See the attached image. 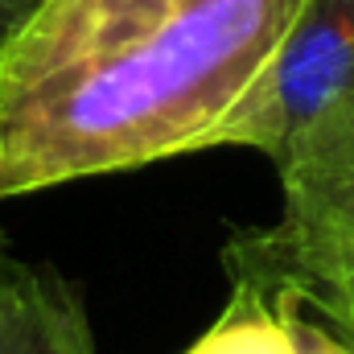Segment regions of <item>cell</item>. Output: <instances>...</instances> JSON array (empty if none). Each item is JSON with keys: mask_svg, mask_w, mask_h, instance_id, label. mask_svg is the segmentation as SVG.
I'll return each instance as SVG.
<instances>
[{"mask_svg": "<svg viewBox=\"0 0 354 354\" xmlns=\"http://www.w3.org/2000/svg\"><path fill=\"white\" fill-rule=\"evenodd\" d=\"M276 292H288L292 301H301L317 322H326L338 338H346L354 346V264L305 272V276L280 284Z\"/></svg>", "mask_w": 354, "mask_h": 354, "instance_id": "6", "label": "cell"}, {"mask_svg": "<svg viewBox=\"0 0 354 354\" xmlns=\"http://www.w3.org/2000/svg\"><path fill=\"white\" fill-rule=\"evenodd\" d=\"M301 0H46L0 62V202L206 153Z\"/></svg>", "mask_w": 354, "mask_h": 354, "instance_id": "1", "label": "cell"}, {"mask_svg": "<svg viewBox=\"0 0 354 354\" xmlns=\"http://www.w3.org/2000/svg\"><path fill=\"white\" fill-rule=\"evenodd\" d=\"M280 301V313L288 322V334H292V351L297 354H354V346L346 338H338L326 322H317L301 301H292L288 292H272Z\"/></svg>", "mask_w": 354, "mask_h": 354, "instance_id": "7", "label": "cell"}, {"mask_svg": "<svg viewBox=\"0 0 354 354\" xmlns=\"http://www.w3.org/2000/svg\"><path fill=\"white\" fill-rule=\"evenodd\" d=\"M0 354H95L87 305L62 272L0 252Z\"/></svg>", "mask_w": 354, "mask_h": 354, "instance_id": "4", "label": "cell"}, {"mask_svg": "<svg viewBox=\"0 0 354 354\" xmlns=\"http://www.w3.org/2000/svg\"><path fill=\"white\" fill-rule=\"evenodd\" d=\"M280 218L268 231H243L227 243L231 280L276 292L280 284L354 264V91L326 107L276 161Z\"/></svg>", "mask_w": 354, "mask_h": 354, "instance_id": "2", "label": "cell"}, {"mask_svg": "<svg viewBox=\"0 0 354 354\" xmlns=\"http://www.w3.org/2000/svg\"><path fill=\"white\" fill-rule=\"evenodd\" d=\"M41 4H46V0H0V62H4V54L12 50V41L21 37V29L37 17Z\"/></svg>", "mask_w": 354, "mask_h": 354, "instance_id": "8", "label": "cell"}, {"mask_svg": "<svg viewBox=\"0 0 354 354\" xmlns=\"http://www.w3.org/2000/svg\"><path fill=\"white\" fill-rule=\"evenodd\" d=\"M181 354H297L280 301L256 284L231 280V301L214 326Z\"/></svg>", "mask_w": 354, "mask_h": 354, "instance_id": "5", "label": "cell"}, {"mask_svg": "<svg viewBox=\"0 0 354 354\" xmlns=\"http://www.w3.org/2000/svg\"><path fill=\"white\" fill-rule=\"evenodd\" d=\"M354 91V0H301L235 111L206 149H256L276 165L288 145Z\"/></svg>", "mask_w": 354, "mask_h": 354, "instance_id": "3", "label": "cell"}, {"mask_svg": "<svg viewBox=\"0 0 354 354\" xmlns=\"http://www.w3.org/2000/svg\"><path fill=\"white\" fill-rule=\"evenodd\" d=\"M0 252H8V243H4V235H0Z\"/></svg>", "mask_w": 354, "mask_h": 354, "instance_id": "9", "label": "cell"}]
</instances>
